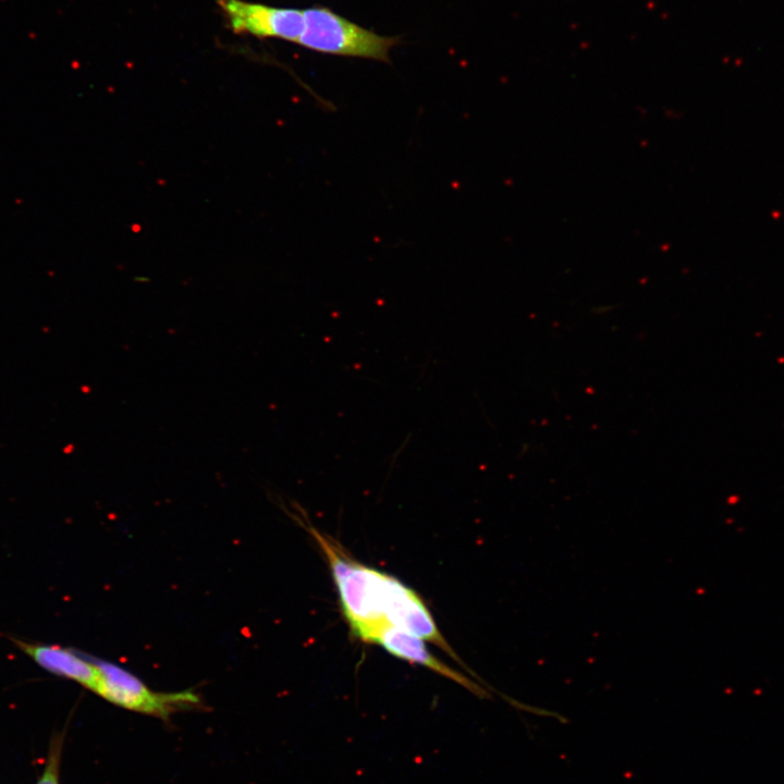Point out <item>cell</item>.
<instances>
[{"label": "cell", "mask_w": 784, "mask_h": 784, "mask_svg": "<svg viewBox=\"0 0 784 784\" xmlns=\"http://www.w3.org/2000/svg\"><path fill=\"white\" fill-rule=\"evenodd\" d=\"M62 744L60 735L51 740L44 772L36 784H59Z\"/></svg>", "instance_id": "obj_7"}, {"label": "cell", "mask_w": 784, "mask_h": 784, "mask_svg": "<svg viewBox=\"0 0 784 784\" xmlns=\"http://www.w3.org/2000/svg\"><path fill=\"white\" fill-rule=\"evenodd\" d=\"M14 645L45 671L74 681L93 690L99 670L96 660L59 645L37 644L12 638Z\"/></svg>", "instance_id": "obj_6"}, {"label": "cell", "mask_w": 784, "mask_h": 784, "mask_svg": "<svg viewBox=\"0 0 784 784\" xmlns=\"http://www.w3.org/2000/svg\"><path fill=\"white\" fill-rule=\"evenodd\" d=\"M364 641L379 645L394 657L411 663L419 664L442 676H445L480 698H489V694L486 689L444 664L428 650L424 639L405 629L390 624H383L371 630L365 637Z\"/></svg>", "instance_id": "obj_5"}, {"label": "cell", "mask_w": 784, "mask_h": 784, "mask_svg": "<svg viewBox=\"0 0 784 784\" xmlns=\"http://www.w3.org/2000/svg\"><path fill=\"white\" fill-rule=\"evenodd\" d=\"M96 663L99 674L91 691L118 707L168 720L176 712L200 706L199 696L192 690L155 691L115 663L102 660H96Z\"/></svg>", "instance_id": "obj_3"}, {"label": "cell", "mask_w": 784, "mask_h": 784, "mask_svg": "<svg viewBox=\"0 0 784 784\" xmlns=\"http://www.w3.org/2000/svg\"><path fill=\"white\" fill-rule=\"evenodd\" d=\"M230 27L236 33L299 41L305 30L304 10L277 8L243 0H219Z\"/></svg>", "instance_id": "obj_4"}, {"label": "cell", "mask_w": 784, "mask_h": 784, "mask_svg": "<svg viewBox=\"0 0 784 784\" xmlns=\"http://www.w3.org/2000/svg\"><path fill=\"white\" fill-rule=\"evenodd\" d=\"M304 14L298 45L316 52L390 63V51L401 40L364 28L323 5L310 7Z\"/></svg>", "instance_id": "obj_2"}, {"label": "cell", "mask_w": 784, "mask_h": 784, "mask_svg": "<svg viewBox=\"0 0 784 784\" xmlns=\"http://www.w3.org/2000/svg\"><path fill=\"white\" fill-rule=\"evenodd\" d=\"M323 552L336 586L341 608L352 633L360 640L383 624L405 629L433 642L445 645L431 613L421 598L397 578L355 561L331 537L298 520Z\"/></svg>", "instance_id": "obj_1"}]
</instances>
